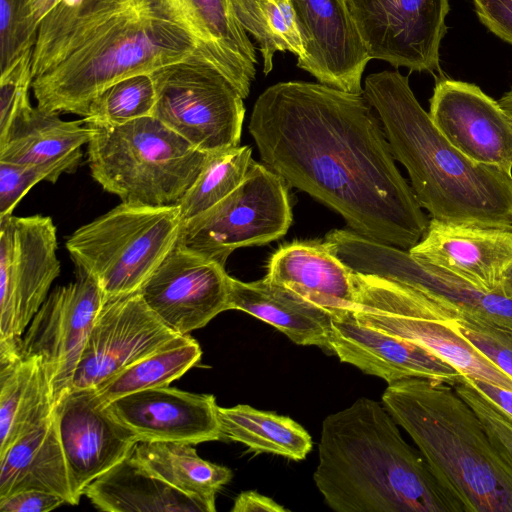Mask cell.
<instances>
[{"label": "cell", "instance_id": "484cf974", "mask_svg": "<svg viewBox=\"0 0 512 512\" xmlns=\"http://www.w3.org/2000/svg\"><path fill=\"white\" fill-rule=\"evenodd\" d=\"M229 309L272 325L297 345L317 346L330 352L335 316L284 285L265 277L243 282L230 276Z\"/></svg>", "mask_w": 512, "mask_h": 512}, {"label": "cell", "instance_id": "f546056e", "mask_svg": "<svg viewBox=\"0 0 512 512\" xmlns=\"http://www.w3.org/2000/svg\"><path fill=\"white\" fill-rule=\"evenodd\" d=\"M132 455L175 489L213 504L233 477L228 467L202 459L189 443L138 442Z\"/></svg>", "mask_w": 512, "mask_h": 512}, {"label": "cell", "instance_id": "83f0119b", "mask_svg": "<svg viewBox=\"0 0 512 512\" xmlns=\"http://www.w3.org/2000/svg\"><path fill=\"white\" fill-rule=\"evenodd\" d=\"M24 490H42L76 500L52 415L19 438L0 456V499Z\"/></svg>", "mask_w": 512, "mask_h": 512}, {"label": "cell", "instance_id": "d4e9b609", "mask_svg": "<svg viewBox=\"0 0 512 512\" xmlns=\"http://www.w3.org/2000/svg\"><path fill=\"white\" fill-rule=\"evenodd\" d=\"M54 409L42 360L23 353L21 337L0 339V456Z\"/></svg>", "mask_w": 512, "mask_h": 512}, {"label": "cell", "instance_id": "f1b7e54d", "mask_svg": "<svg viewBox=\"0 0 512 512\" xmlns=\"http://www.w3.org/2000/svg\"><path fill=\"white\" fill-rule=\"evenodd\" d=\"M90 134L83 120L65 121L59 113L32 106L0 139V162L35 165L59 160L81 151Z\"/></svg>", "mask_w": 512, "mask_h": 512}, {"label": "cell", "instance_id": "74e56055", "mask_svg": "<svg viewBox=\"0 0 512 512\" xmlns=\"http://www.w3.org/2000/svg\"><path fill=\"white\" fill-rule=\"evenodd\" d=\"M455 325L466 341L512 378V328L459 311Z\"/></svg>", "mask_w": 512, "mask_h": 512}, {"label": "cell", "instance_id": "f35d334b", "mask_svg": "<svg viewBox=\"0 0 512 512\" xmlns=\"http://www.w3.org/2000/svg\"><path fill=\"white\" fill-rule=\"evenodd\" d=\"M32 54L33 47H30L1 71L0 139L6 136L14 121L32 107L29 99L33 83Z\"/></svg>", "mask_w": 512, "mask_h": 512}, {"label": "cell", "instance_id": "e575fe53", "mask_svg": "<svg viewBox=\"0 0 512 512\" xmlns=\"http://www.w3.org/2000/svg\"><path fill=\"white\" fill-rule=\"evenodd\" d=\"M155 103L151 74H138L119 80L99 93L82 120L90 126H119L153 116Z\"/></svg>", "mask_w": 512, "mask_h": 512}, {"label": "cell", "instance_id": "ffe728a7", "mask_svg": "<svg viewBox=\"0 0 512 512\" xmlns=\"http://www.w3.org/2000/svg\"><path fill=\"white\" fill-rule=\"evenodd\" d=\"M139 442L196 445L222 435L214 395L162 386L134 392L107 404Z\"/></svg>", "mask_w": 512, "mask_h": 512}, {"label": "cell", "instance_id": "9c48e42d", "mask_svg": "<svg viewBox=\"0 0 512 512\" xmlns=\"http://www.w3.org/2000/svg\"><path fill=\"white\" fill-rule=\"evenodd\" d=\"M150 74L156 93L153 117L202 152L240 146L244 98L215 66L194 55Z\"/></svg>", "mask_w": 512, "mask_h": 512}, {"label": "cell", "instance_id": "7dc6e473", "mask_svg": "<svg viewBox=\"0 0 512 512\" xmlns=\"http://www.w3.org/2000/svg\"><path fill=\"white\" fill-rule=\"evenodd\" d=\"M499 104L512 118V89L506 92L500 99Z\"/></svg>", "mask_w": 512, "mask_h": 512}, {"label": "cell", "instance_id": "603a6c76", "mask_svg": "<svg viewBox=\"0 0 512 512\" xmlns=\"http://www.w3.org/2000/svg\"><path fill=\"white\" fill-rule=\"evenodd\" d=\"M409 253L481 290L499 294L502 275L512 262V230L430 220Z\"/></svg>", "mask_w": 512, "mask_h": 512}, {"label": "cell", "instance_id": "d6986e66", "mask_svg": "<svg viewBox=\"0 0 512 512\" xmlns=\"http://www.w3.org/2000/svg\"><path fill=\"white\" fill-rule=\"evenodd\" d=\"M428 113L440 133L467 158L512 172V118L478 86L439 81Z\"/></svg>", "mask_w": 512, "mask_h": 512}, {"label": "cell", "instance_id": "4dcf8cb0", "mask_svg": "<svg viewBox=\"0 0 512 512\" xmlns=\"http://www.w3.org/2000/svg\"><path fill=\"white\" fill-rule=\"evenodd\" d=\"M222 435L255 453H270L291 460L306 458L313 447L310 434L295 420L246 404L219 407Z\"/></svg>", "mask_w": 512, "mask_h": 512}, {"label": "cell", "instance_id": "f6af8a7d", "mask_svg": "<svg viewBox=\"0 0 512 512\" xmlns=\"http://www.w3.org/2000/svg\"><path fill=\"white\" fill-rule=\"evenodd\" d=\"M60 0H33L32 14L39 24L40 20L59 2Z\"/></svg>", "mask_w": 512, "mask_h": 512}, {"label": "cell", "instance_id": "44dd1931", "mask_svg": "<svg viewBox=\"0 0 512 512\" xmlns=\"http://www.w3.org/2000/svg\"><path fill=\"white\" fill-rule=\"evenodd\" d=\"M179 25L198 56L215 66L245 99L255 78L257 58L230 0H144Z\"/></svg>", "mask_w": 512, "mask_h": 512}, {"label": "cell", "instance_id": "5bb4252c", "mask_svg": "<svg viewBox=\"0 0 512 512\" xmlns=\"http://www.w3.org/2000/svg\"><path fill=\"white\" fill-rule=\"evenodd\" d=\"M105 296L94 278L77 269L75 281L55 288L22 338L27 356L46 369L54 406L69 392L83 347Z\"/></svg>", "mask_w": 512, "mask_h": 512}, {"label": "cell", "instance_id": "836d02e7", "mask_svg": "<svg viewBox=\"0 0 512 512\" xmlns=\"http://www.w3.org/2000/svg\"><path fill=\"white\" fill-rule=\"evenodd\" d=\"M253 160L248 145L209 153L196 180L178 203L181 222L201 214L234 191Z\"/></svg>", "mask_w": 512, "mask_h": 512}, {"label": "cell", "instance_id": "bcb514c9", "mask_svg": "<svg viewBox=\"0 0 512 512\" xmlns=\"http://www.w3.org/2000/svg\"><path fill=\"white\" fill-rule=\"evenodd\" d=\"M499 294L512 299V262L502 275Z\"/></svg>", "mask_w": 512, "mask_h": 512}, {"label": "cell", "instance_id": "277c9868", "mask_svg": "<svg viewBox=\"0 0 512 512\" xmlns=\"http://www.w3.org/2000/svg\"><path fill=\"white\" fill-rule=\"evenodd\" d=\"M363 94L431 220L512 230V172L476 163L452 146L416 99L407 76L372 73Z\"/></svg>", "mask_w": 512, "mask_h": 512}, {"label": "cell", "instance_id": "7402d4cb", "mask_svg": "<svg viewBox=\"0 0 512 512\" xmlns=\"http://www.w3.org/2000/svg\"><path fill=\"white\" fill-rule=\"evenodd\" d=\"M329 344L330 352L341 362L379 377L388 385L409 378L454 385L463 376L428 349L359 323L352 312L333 319Z\"/></svg>", "mask_w": 512, "mask_h": 512}, {"label": "cell", "instance_id": "8fae6325", "mask_svg": "<svg viewBox=\"0 0 512 512\" xmlns=\"http://www.w3.org/2000/svg\"><path fill=\"white\" fill-rule=\"evenodd\" d=\"M324 242L355 273L378 276L418 290L462 314L512 328V299L414 258L409 251L368 239L350 229L329 231Z\"/></svg>", "mask_w": 512, "mask_h": 512}, {"label": "cell", "instance_id": "4fadbf2b", "mask_svg": "<svg viewBox=\"0 0 512 512\" xmlns=\"http://www.w3.org/2000/svg\"><path fill=\"white\" fill-rule=\"evenodd\" d=\"M371 59L439 71L448 0H346Z\"/></svg>", "mask_w": 512, "mask_h": 512}, {"label": "cell", "instance_id": "6da1fadb", "mask_svg": "<svg viewBox=\"0 0 512 512\" xmlns=\"http://www.w3.org/2000/svg\"><path fill=\"white\" fill-rule=\"evenodd\" d=\"M372 108L364 94L279 82L257 98L248 130L262 163L287 186L335 210L350 230L409 251L429 220Z\"/></svg>", "mask_w": 512, "mask_h": 512}, {"label": "cell", "instance_id": "e0dca14e", "mask_svg": "<svg viewBox=\"0 0 512 512\" xmlns=\"http://www.w3.org/2000/svg\"><path fill=\"white\" fill-rule=\"evenodd\" d=\"M58 435L79 502L97 477L132 454L139 442L94 389L69 391L55 406Z\"/></svg>", "mask_w": 512, "mask_h": 512}, {"label": "cell", "instance_id": "30bf717a", "mask_svg": "<svg viewBox=\"0 0 512 512\" xmlns=\"http://www.w3.org/2000/svg\"><path fill=\"white\" fill-rule=\"evenodd\" d=\"M287 187L281 176L253 160L234 191L181 222L177 244L225 266L234 250L283 237L293 220Z\"/></svg>", "mask_w": 512, "mask_h": 512}, {"label": "cell", "instance_id": "2e32d148", "mask_svg": "<svg viewBox=\"0 0 512 512\" xmlns=\"http://www.w3.org/2000/svg\"><path fill=\"white\" fill-rule=\"evenodd\" d=\"M174 333L187 335L229 309L225 266L176 243L137 291Z\"/></svg>", "mask_w": 512, "mask_h": 512}, {"label": "cell", "instance_id": "1f68e13d", "mask_svg": "<svg viewBox=\"0 0 512 512\" xmlns=\"http://www.w3.org/2000/svg\"><path fill=\"white\" fill-rule=\"evenodd\" d=\"M198 342L189 334L179 335L161 349L131 364L94 388L108 404L122 396L145 389L169 386L201 359Z\"/></svg>", "mask_w": 512, "mask_h": 512}, {"label": "cell", "instance_id": "7a4b0ae2", "mask_svg": "<svg viewBox=\"0 0 512 512\" xmlns=\"http://www.w3.org/2000/svg\"><path fill=\"white\" fill-rule=\"evenodd\" d=\"M197 55L190 36L144 0H60L32 54L37 106L85 116L113 83Z\"/></svg>", "mask_w": 512, "mask_h": 512}, {"label": "cell", "instance_id": "8992f818", "mask_svg": "<svg viewBox=\"0 0 512 512\" xmlns=\"http://www.w3.org/2000/svg\"><path fill=\"white\" fill-rule=\"evenodd\" d=\"M88 126L91 176L124 203L178 204L209 154L153 116L113 127Z\"/></svg>", "mask_w": 512, "mask_h": 512}, {"label": "cell", "instance_id": "9a60e30c", "mask_svg": "<svg viewBox=\"0 0 512 512\" xmlns=\"http://www.w3.org/2000/svg\"><path fill=\"white\" fill-rule=\"evenodd\" d=\"M177 336L137 291L105 299L86 339L69 391L96 388Z\"/></svg>", "mask_w": 512, "mask_h": 512}, {"label": "cell", "instance_id": "b9f144b4", "mask_svg": "<svg viewBox=\"0 0 512 512\" xmlns=\"http://www.w3.org/2000/svg\"><path fill=\"white\" fill-rule=\"evenodd\" d=\"M482 23L512 44V0H473Z\"/></svg>", "mask_w": 512, "mask_h": 512}, {"label": "cell", "instance_id": "52a82bcc", "mask_svg": "<svg viewBox=\"0 0 512 512\" xmlns=\"http://www.w3.org/2000/svg\"><path fill=\"white\" fill-rule=\"evenodd\" d=\"M180 225L178 204L121 202L75 230L65 245L76 268L108 299L138 291L176 245Z\"/></svg>", "mask_w": 512, "mask_h": 512}, {"label": "cell", "instance_id": "8d00e7d4", "mask_svg": "<svg viewBox=\"0 0 512 512\" xmlns=\"http://www.w3.org/2000/svg\"><path fill=\"white\" fill-rule=\"evenodd\" d=\"M32 1L0 0L1 71L34 46L38 24L32 14Z\"/></svg>", "mask_w": 512, "mask_h": 512}, {"label": "cell", "instance_id": "3957f363", "mask_svg": "<svg viewBox=\"0 0 512 512\" xmlns=\"http://www.w3.org/2000/svg\"><path fill=\"white\" fill-rule=\"evenodd\" d=\"M314 482L336 512H461L383 404L367 397L328 415Z\"/></svg>", "mask_w": 512, "mask_h": 512}, {"label": "cell", "instance_id": "60d3db41", "mask_svg": "<svg viewBox=\"0 0 512 512\" xmlns=\"http://www.w3.org/2000/svg\"><path fill=\"white\" fill-rule=\"evenodd\" d=\"M67 504L54 493L42 490H24L0 499L1 512H46Z\"/></svg>", "mask_w": 512, "mask_h": 512}, {"label": "cell", "instance_id": "cb8c5ba5", "mask_svg": "<svg viewBox=\"0 0 512 512\" xmlns=\"http://www.w3.org/2000/svg\"><path fill=\"white\" fill-rule=\"evenodd\" d=\"M265 278L327 309L335 318L354 310L353 271L324 241H293L279 247L269 260Z\"/></svg>", "mask_w": 512, "mask_h": 512}, {"label": "cell", "instance_id": "5b68a950", "mask_svg": "<svg viewBox=\"0 0 512 512\" xmlns=\"http://www.w3.org/2000/svg\"><path fill=\"white\" fill-rule=\"evenodd\" d=\"M382 404L461 512H512V465L452 385L400 380L387 386Z\"/></svg>", "mask_w": 512, "mask_h": 512}, {"label": "cell", "instance_id": "ab89813d", "mask_svg": "<svg viewBox=\"0 0 512 512\" xmlns=\"http://www.w3.org/2000/svg\"><path fill=\"white\" fill-rule=\"evenodd\" d=\"M452 386L476 412L495 448L512 465V417L479 392L466 376Z\"/></svg>", "mask_w": 512, "mask_h": 512}, {"label": "cell", "instance_id": "d590c367", "mask_svg": "<svg viewBox=\"0 0 512 512\" xmlns=\"http://www.w3.org/2000/svg\"><path fill=\"white\" fill-rule=\"evenodd\" d=\"M82 151L59 160L22 165L0 162V218L11 215L19 201L37 183H55L63 173H73L78 168Z\"/></svg>", "mask_w": 512, "mask_h": 512}, {"label": "cell", "instance_id": "4316f807", "mask_svg": "<svg viewBox=\"0 0 512 512\" xmlns=\"http://www.w3.org/2000/svg\"><path fill=\"white\" fill-rule=\"evenodd\" d=\"M99 510L109 512H214L215 504L191 497L157 477L129 455L84 490Z\"/></svg>", "mask_w": 512, "mask_h": 512}, {"label": "cell", "instance_id": "ac0fdd59", "mask_svg": "<svg viewBox=\"0 0 512 512\" xmlns=\"http://www.w3.org/2000/svg\"><path fill=\"white\" fill-rule=\"evenodd\" d=\"M304 54L297 66L319 83L363 94L362 75L371 60L346 0H290Z\"/></svg>", "mask_w": 512, "mask_h": 512}, {"label": "cell", "instance_id": "7bdbcfd3", "mask_svg": "<svg viewBox=\"0 0 512 512\" xmlns=\"http://www.w3.org/2000/svg\"><path fill=\"white\" fill-rule=\"evenodd\" d=\"M232 512H287L289 511L282 505L275 502L272 498L249 490L241 492L234 500Z\"/></svg>", "mask_w": 512, "mask_h": 512}, {"label": "cell", "instance_id": "ba28073f", "mask_svg": "<svg viewBox=\"0 0 512 512\" xmlns=\"http://www.w3.org/2000/svg\"><path fill=\"white\" fill-rule=\"evenodd\" d=\"M353 282L359 323L428 349L463 376L512 390V378L457 331L455 308L378 276L353 272Z\"/></svg>", "mask_w": 512, "mask_h": 512}, {"label": "cell", "instance_id": "d6a6232c", "mask_svg": "<svg viewBox=\"0 0 512 512\" xmlns=\"http://www.w3.org/2000/svg\"><path fill=\"white\" fill-rule=\"evenodd\" d=\"M230 3L240 25L259 44L265 75L273 68L275 53L288 51L297 58L304 54L290 0H230Z\"/></svg>", "mask_w": 512, "mask_h": 512}, {"label": "cell", "instance_id": "ee69618b", "mask_svg": "<svg viewBox=\"0 0 512 512\" xmlns=\"http://www.w3.org/2000/svg\"><path fill=\"white\" fill-rule=\"evenodd\" d=\"M467 378L479 392L512 417V390L482 380Z\"/></svg>", "mask_w": 512, "mask_h": 512}, {"label": "cell", "instance_id": "7c38bea8", "mask_svg": "<svg viewBox=\"0 0 512 512\" xmlns=\"http://www.w3.org/2000/svg\"><path fill=\"white\" fill-rule=\"evenodd\" d=\"M57 228L40 214L0 218V339L21 337L59 276Z\"/></svg>", "mask_w": 512, "mask_h": 512}]
</instances>
